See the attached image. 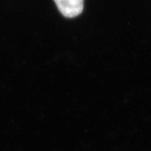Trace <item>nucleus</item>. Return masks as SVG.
Instances as JSON below:
<instances>
[{
    "instance_id": "f257e3e1",
    "label": "nucleus",
    "mask_w": 151,
    "mask_h": 151,
    "mask_svg": "<svg viewBox=\"0 0 151 151\" xmlns=\"http://www.w3.org/2000/svg\"><path fill=\"white\" fill-rule=\"evenodd\" d=\"M60 12L67 18L78 16L83 10L84 0H54Z\"/></svg>"
}]
</instances>
